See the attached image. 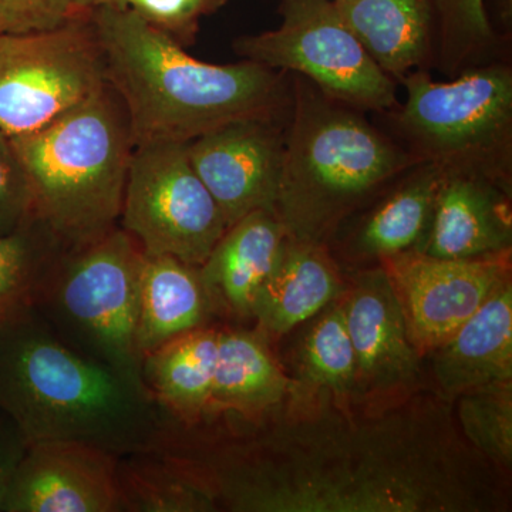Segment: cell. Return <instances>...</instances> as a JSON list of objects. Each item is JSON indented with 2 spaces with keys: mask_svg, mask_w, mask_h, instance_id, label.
<instances>
[{
  "mask_svg": "<svg viewBox=\"0 0 512 512\" xmlns=\"http://www.w3.org/2000/svg\"><path fill=\"white\" fill-rule=\"evenodd\" d=\"M511 185L485 175L444 171L429 232L419 252L474 259L511 251Z\"/></svg>",
  "mask_w": 512,
  "mask_h": 512,
  "instance_id": "obj_13",
  "label": "cell"
},
{
  "mask_svg": "<svg viewBox=\"0 0 512 512\" xmlns=\"http://www.w3.org/2000/svg\"><path fill=\"white\" fill-rule=\"evenodd\" d=\"M436 19L434 66L457 76L500 59V39L488 18L487 0H430Z\"/></svg>",
  "mask_w": 512,
  "mask_h": 512,
  "instance_id": "obj_24",
  "label": "cell"
},
{
  "mask_svg": "<svg viewBox=\"0 0 512 512\" xmlns=\"http://www.w3.org/2000/svg\"><path fill=\"white\" fill-rule=\"evenodd\" d=\"M510 255L441 259L409 251L380 259L419 355L443 345L510 278Z\"/></svg>",
  "mask_w": 512,
  "mask_h": 512,
  "instance_id": "obj_10",
  "label": "cell"
},
{
  "mask_svg": "<svg viewBox=\"0 0 512 512\" xmlns=\"http://www.w3.org/2000/svg\"><path fill=\"white\" fill-rule=\"evenodd\" d=\"M94 0H0V35H25L92 18Z\"/></svg>",
  "mask_w": 512,
  "mask_h": 512,
  "instance_id": "obj_28",
  "label": "cell"
},
{
  "mask_svg": "<svg viewBox=\"0 0 512 512\" xmlns=\"http://www.w3.org/2000/svg\"><path fill=\"white\" fill-rule=\"evenodd\" d=\"M289 238L275 210L254 211L232 224L198 268L208 296L238 315H251L256 295L281 261Z\"/></svg>",
  "mask_w": 512,
  "mask_h": 512,
  "instance_id": "obj_15",
  "label": "cell"
},
{
  "mask_svg": "<svg viewBox=\"0 0 512 512\" xmlns=\"http://www.w3.org/2000/svg\"><path fill=\"white\" fill-rule=\"evenodd\" d=\"M208 302L197 266L170 255L144 254L136 333L141 359L168 340L201 328Z\"/></svg>",
  "mask_w": 512,
  "mask_h": 512,
  "instance_id": "obj_20",
  "label": "cell"
},
{
  "mask_svg": "<svg viewBox=\"0 0 512 512\" xmlns=\"http://www.w3.org/2000/svg\"><path fill=\"white\" fill-rule=\"evenodd\" d=\"M303 376L315 386L346 393L357 380L356 355L343 305L333 306L303 340Z\"/></svg>",
  "mask_w": 512,
  "mask_h": 512,
  "instance_id": "obj_26",
  "label": "cell"
},
{
  "mask_svg": "<svg viewBox=\"0 0 512 512\" xmlns=\"http://www.w3.org/2000/svg\"><path fill=\"white\" fill-rule=\"evenodd\" d=\"M220 332L197 328L147 353L141 377L164 409L185 421L197 420L210 406Z\"/></svg>",
  "mask_w": 512,
  "mask_h": 512,
  "instance_id": "obj_21",
  "label": "cell"
},
{
  "mask_svg": "<svg viewBox=\"0 0 512 512\" xmlns=\"http://www.w3.org/2000/svg\"><path fill=\"white\" fill-rule=\"evenodd\" d=\"M460 397L458 412L468 439L491 460L511 466L512 380L483 384Z\"/></svg>",
  "mask_w": 512,
  "mask_h": 512,
  "instance_id": "obj_27",
  "label": "cell"
},
{
  "mask_svg": "<svg viewBox=\"0 0 512 512\" xmlns=\"http://www.w3.org/2000/svg\"><path fill=\"white\" fill-rule=\"evenodd\" d=\"M434 373L450 399L474 387L512 380V286L494 292L436 349Z\"/></svg>",
  "mask_w": 512,
  "mask_h": 512,
  "instance_id": "obj_17",
  "label": "cell"
},
{
  "mask_svg": "<svg viewBox=\"0 0 512 512\" xmlns=\"http://www.w3.org/2000/svg\"><path fill=\"white\" fill-rule=\"evenodd\" d=\"M146 384L67 348L35 319L0 329V410L26 443L80 441L130 451L157 431Z\"/></svg>",
  "mask_w": 512,
  "mask_h": 512,
  "instance_id": "obj_2",
  "label": "cell"
},
{
  "mask_svg": "<svg viewBox=\"0 0 512 512\" xmlns=\"http://www.w3.org/2000/svg\"><path fill=\"white\" fill-rule=\"evenodd\" d=\"M92 25L107 83L126 111L133 147L190 143L232 121L288 123L291 73L249 60L201 62L121 6H96Z\"/></svg>",
  "mask_w": 512,
  "mask_h": 512,
  "instance_id": "obj_1",
  "label": "cell"
},
{
  "mask_svg": "<svg viewBox=\"0 0 512 512\" xmlns=\"http://www.w3.org/2000/svg\"><path fill=\"white\" fill-rule=\"evenodd\" d=\"M121 510L192 512L211 510L212 498L190 477L160 466L117 470Z\"/></svg>",
  "mask_w": 512,
  "mask_h": 512,
  "instance_id": "obj_25",
  "label": "cell"
},
{
  "mask_svg": "<svg viewBox=\"0 0 512 512\" xmlns=\"http://www.w3.org/2000/svg\"><path fill=\"white\" fill-rule=\"evenodd\" d=\"M339 292L335 266L322 245L289 238L281 261L256 295L251 315L275 335L313 318Z\"/></svg>",
  "mask_w": 512,
  "mask_h": 512,
  "instance_id": "obj_19",
  "label": "cell"
},
{
  "mask_svg": "<svg viewBox=\"0 0 512 512\" xmlns=\"http://www.w3.org/2000/svg\"><path fill=\"white\" fill-rule=\"evenodd\" d=\"M143 265L140 244L116 227L89 244L66 249L42 296L93 359L141 383L136 333Z\"/></svg>",
  "mask_w": 512,
  "mask_h": 512,
  "instance_id": "obj_6",
  "label": "cell"
},
{
  "mask_svg": "<svg viewBox=\"0 0 512 512\" xmlns=\"http://www.w3.org/2000/svg\"><path fill=\"white\" fill-rule=\"evenodd\" d=\"M26 450L28 443L13 421L9 429L0 427V512H5L10 485L25 457Z\"/></svg>",
  "mask_w": 512,
  "mask_h": 512,
  "instance_id": "obj_31",
  "label": "cell"
},
{
  "mask_svg": "<svg viewBox=\"0 0 512 512\" xmlns=\"http://www.w3.org/2000/svg\"><path fill=\"white\" fill-rule=\"evenodd\" d=\"M444 170L421 161L390 183L355 231L352 249L359 255L383 259L419 251L429 232Z\"/></svg>",
  "mask_w": 512,
  "mask_h": 512,
  "instance_id": "obj_18",
  "label": "cell"
},
{
  "mask_svg": "<svg viewBox=\"0 0 512 512\" xmlns=\"http://www.w3.org/2000/svg\"><path fill=\"white\" fill-rule=\"evenodd\" d=\"M228 0H123L121 8L137 13L183 47L194 45L201 20L218 12Z\"/></svg>",
  "mask_w": 512,
  "mask_h": 512,
  "instance_id": "obj_29",
  "label": "cell"
},
{
  "mask_svg": "<svg viewBox=\"0 0 512 512\" xmlns=\"http://www.w3.org/2000/svg\"><path fill=\"white\" fill-rule=\"evenodd\" d=\"M64 251L37 220L12 234L0 235V329L36 311Z\"/></svg>",
  "mask_w": 512,
  "mask_h": 512,
  "instance_id": "obj_23",
  "label": "cell"
},
{
  "mask_svg": "<svg viewBox=\"0 0 512 512\" xmlns=\"http://www.w3.org/2000/svg\"><path fill=\"white\" fill-rule=\"evenodd\" d=\"M94 5H96V6H104V5L121 6V5H123V0H94Z\"/></svg>",
  "mask_w": 512,
  "mask_h": 512,
  "instance_id": "obj_32",
  "label": "cell"
},
{
  "mask_svg": "<svg viewBox=\"0 0 512 512\" xmlns=\"http://www.w3.org/2000/svg\"><path fill=\"white\" fill-rule=\"evenodd\" d=\"M36 221L35 204L10 138L0 131V235L12 234Z\"/></svg>",
  "mask_w": 512,
  "mask_h": 512,
  "instance_id": "obj_30",
  "label": "cell"
},
{
  "mask_svg": "<svg viewBox=\"0 0 512 512\" xmlns=\"http://www.w3.org/2000/svg\"><path fill=\"white\" fill-rule=\"evenodd\" d=\"M121 511L113 454L80 441L29 444L5 512Z\"/></svg>",
  "mask_w": 512,
  "mask_h": 512,
  "instance_id": "obj_12",
  "label": "cell"
},
{
  "mask_svg": "<svg viewBox=\"0 0 512 512\" xmlns=\"http://www.w3.org/2000/svg\"><path fill=\"white\" fill-rule=\"evenodd\" d=\"M120 222L144 254L174 256L197 268L228 229L192 167L187 143L133 148Z\"/></svg>",
  "mask_w": 512,
  "mask_h": 512,
  "instance_id": "obj_9",
  "label": "cell"
},
{
  "mask_svg": "<svg viewBox=\"0 0 512 512\" xmlns=\"http://www.w3.org/2000/svg\"><path fill=\"white\" fill-rule=\"evenodd\" d=\"M406 100L383 117V130L417 161L444 171L512 184V67L507 60L471 67L450 82L420 69L402 79Z\"/></svg>",
  "mask_w": 512,
  "mask_h": 512,
  "instance_id": "obj_5",
  "label": "cell"
},
{
  "mask_svg": "<svg viewBox=\"0 0 512 512\" xmlns=\"http://www.w3.org/2000/svg\"><path fill=\"white\" fill-rule=\"evenodd\" d=\"M340 18L384 73L399 84L414 70H430L436 19L430 0H333Z\"/></svg>",
  "mask_w": 512,
  "mask_h": 512,
  "instance_id": "obj_16",
  "label": "cell"
},
{
  "mask_svg": "<svg viewBox=\"0 0 512 512\" xmlns=\"http://www.w3.org/2000/svg\"><path fill=\"white\" fill-rule=\"evenodd\" d=\"M289 387L288 377L258 336L237 330L220 332L208 410L256 412L281 402Z\"/></svg>",
  "mask_w": 512,
  "mask_h": 512,
  "instance_id": "obj_22",
  "label": "cell"
},
{
  "mask_svg": "<svg viewBox=\"0 0 512 512\" xmlns=\"http://www.w3.org/2000/svg\"><path fill=\"white\" fill-rule=\"evenodd\" d=\"M343 311L355 349L357 379L387 387L413 377L419 352L383 268L360 275Z\"/></svg>",
  "mask_w": 512,
  "mask_h": 512,
  "instance_id": "obj_14",
  "label": "cell"
},
{
  "mask_svg": "<svg viewBox=\"0 0 512 512\" xmlns=\"http://www.w3.org/2000/svg\"><path fill=\"white\" fill-rule=\"evenodd\" d=\"M10 141L28 175L36 220L64 248L117 227L134 147L110 86L42 130Z\"/></svg>",
  "mask_w": 512,
  "mask_h": 512,
  "instance_id": "obj_4",
  "label": "cell"
},
{
  "mask_svg": "<svg viewBox=\"0 0 512 512\" xmlns=\"http://www.w3.org/2000/svg\"><path fill=\"white\" fill-rule=\"evenodd\" d=\"M107 86L92 18L0 35V131L9 138L42 130Z\"/></svg>",
  "mask_w": 512,
  "mask_h": 512,
  "instance_id": "obj_8",
  "label": "cell"
},
{
  "mask_svg": "<svg viewBox=\"0 0 512 512\" xmlns=\"http://www.w3.org/2000/svg\"><path fill=\"white\" fill-rule=\"evenodd\" d=\"M292 76L284 165L275 211L289 237L322 245L362 202L420 163L367 113Z\"/></svg>",
  "mask_w": 512,
  "mask_h": 512,
  "instance_id": "obj_3",
  "label": "cell"
},
{
  "mask_svg": "<svg viewBox=\"0 0 512 512\" xmlns=\"http://www.w3.org/2000/svg\"><path fill=\"white\" fill-rule=\"evenodd\" d=\"M284 121L239 120L187 143L195 173L228 228L258 210H275L285 150Z\"/></svg>",
  "mask_w": 512,
  "mask_h": 512,
  "instance_id": "obj_11",
  "label": "cell"
},
{
  "mask_svg": "<svg viewBox=\"0 0 512 512\" xmlns=\"http://www.w3.org/2000/svg\"><path fill=\"white\" fill-rule=\"evenodd\" d=\"M279 15L278 29L238 37L234 52L242 60L299 74L330 99L367 114L399 106V84L377 66L333 0H281Z\"/></svg>",
  "mask_w": 512,
  "mask_h": 512,
  "instance_id": "obj_7",
  "label": "cell"
}]
</instances>
